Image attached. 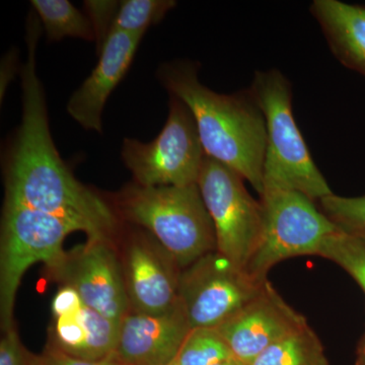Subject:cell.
I'll use <instances>...</instances> for the list:
<instances>
[{
	"label": "cell",
	"instance_id": "cell-30",
	"mask_svg": "<svg viewBox=\"0 0 365 365\" xmlns=\"http://www.w3.org/2000/svg\"><path fill=\"white\" fill-rule=\"evenodd\" d=\"M213 365H245L242 364V362H240L239 360L235 359H230L227 360H225V361L218 362V364H215Z\"/></svg>",
	"mask_w": 365,
	"mask_h": 365
},
{
	"label": "cell",
	"instance_id": "cell-27",
	"mask_svg": "<svg viewBox=\"0 0 365 365\" xmlns=\"http://www.w3.org/2000/svg\"><path fill=\"white\" fill-rule=\"evenodd\" d=\"M16 71V54L9 52L1 61V71H0V96L1 101L6 93L7 86L14 78Z\"/></svg>",
	"mask_w": 365,
	"mask_h": 365
},
{
	"label": "cell",
	"instance_id": "cell-8",
	"mask_svg": "<svg viewBox=\"0 0 365 365\" xmlns=\"http://www.w3.org/2000/svg\"><path fill=\"white\" fill-rule=\"evenodd\" d=\"M244 181L234 170L206 155L197 184L215 227L216 251L247 269L260 245L264 210Z\"/></svg>",
	"mask_w": 365,
	"mask_h": 365
},
{
	"label": "cell",
	"instance_id": "cell-16",
	"mask_svg": "<svg viewBox=\"0 0 365 365\" xmlns=\"http://www.w3.org/2000/svg\"><path fill=\"white\" fill-rule=\"evenodd\" d=\"M309 11L321 26L334 56L365 76V6L314 0Z\"/></svg>",
	"mask_w": 365,
	"mask_h": 365
},
{
	"label": "cell",
	"instance_id": "cell-18",
	"mask_svg": "<svg viewBox=\"0 0 365 365\" xmlns=\"http://www.w3.org/2000/svg\"><path fill=\"white\" fill-rule=\"evenodd\" d=\"M31 4L50 42L64 38L96 41L90 19L68 0H32Z\"/></svg>",
	"mask_w": 365,
	"mask_h": 365
},
{
	"label": "cell",
	"instance_id": "cell-14",
	"mask_svg": "<svg viewBox=\"0 0 365 365\" xmlns=\"http://www.w3.org/2000/svg\"><path fill=\"white\" fill-rule=\"evenodd\" d=\"M143 35L112 31L98 53L91 76L74 91L67 112L83 128L103 133V111L108 98L126 76Z\"/></svg>",
	"mask_w": 365,
	"mask_h": 365
},
{
	"label": "cell",
	"instance_id": "cell-5",
	"mask_svg": "<svg viewBox=\"0 0 365 365\" xmlns=\"http://www.w3.org/2000/svg\"><path fill=\"white\" fill-rule=\"evenodd\" d=\"M81 227L66 218L4 201L0 242V321L4 332L14 327V307L23 276L42 262L54 274L63 265L66 237Z\"/></svg>",
	"mask_w": 365,
	"mask_h": 365
},
{
	"label": "cell",
	"instance_id": "cell-24",
	"mask_svg": "<svg viewBox=\"0 0 365 365\" xmlns=\"http://www.w3.org/2000/svg\"><path fill=\"white\" fill-rule=\"evenodd\" d=\"M4 333L0 341V365H28L30 353L21 344L16 329Z\"/></svg>",
	"mask_w": 365,
	"mask_h": 365
},
{
	"label": "cell",
	"instance_id": "cell-12",
	"mask_svg": "<svg viewBox=\"0 0 365 365\" xmlns=\"http://www.w3.org/2000/svg\"><path fill=\"white\" fill-rule=\"evenodd\" d=\"M307 325V319L267 281L254 299L215 329L235 359L250 365L274 343Z\"/></svg>",
	"mask_w": 365,
	"mask_h": 365
},
{
	"label": "cell",
	"instance_id": "cell-28",
	"mask_svg": "<svg viewBox=\"0 0 365 365\" xmlns=\"http://www.w3.org/2000/svg\"><path fill=\"white\" fill-rule=\"evenodd\" d=\"M356 365H365V333L360 340Z\"/></svg>",
	"mask_w": 365,
	"mask_h": 365
},
{
	"label": "cell",
	"instance_id": "cell-9",
	"mask_svg": "<svg viewBox=\"0 0 365 365\" xmlns=\"http://www.w3.org/2000/svg\"><path fill=\"white\" fill-rule=\"evenodd\" d=\"M267 281L215 250L182 269L179 304L191 329H215L254 299Z\"/></svg>",
	"mask_w": 365,
	"mask_h": 365
},
{
	"label": "cell",
	"instance_id": "cell-21",
	"mask_svg": "<svg viewBox=\"0 0 365 365\" xmlns=\"http://www.w3.org/2000/svg\"><path fill=\"white\" fill-rule=\"evenodd\" d=\"M174 0H124L120 1L113 31L144 35L176 6Z\"/></svg>",
	"mask_w": 365,
	"mask_h": 365
},
{
	"label": "cell",
	"instance_id": "cell-13",
	"mask_svg": "<svg viewBox=\"0 0 365 365\" xmlns=\"http://www.w3.org/2000/svg\"><path fill=\"white\" fill-rule=\"evenodd\" d=\"M190 330L180 304L163 314L129 312L120 323L111 357L122 365H168L176 359Z\"/></svg>",
	"mask_w": 365,
	"mask_h": 365
},
{
	"label": "cell",
	"instance_id": "cell-6",
	"mask_svg": "<svg viewBox=\"0 0 365 365\" xmlns=\"http://www.w3.org/2000/svg\"><path fill=\"white\" fill-rule=\"evenodd\" d=\"M163 130L148 143L125 138L121 157L136 184L145 187L197 184L205 151L188 106L170 96Z\"/></svg>",
	"mask_w": 365,
	"mask_h": 365
},
{
	"label": "cell",
	"instance_id": "cell-2",
	"mask_svg": "<svg viewBox=\"0 0 365 365\" xmlns=\"http://www.w3.org/2000/svg\"><path fill=\"white\" fill-rule=\"evenodd\" d=\"M158 78L191 110L205 155L234 170L261 195L267 129L251 91L215 93L199 81L198 64L187 60L163 63Z\"/></svg>",
	"mask_w": 365,
	"mask_h": 365
},
{
	"label": "cell",
	"instance_id": "cell-1",
	"mask_svg": "<svg viewBox=\"0 0 365 365\" xmlns=\"http://www.w3.org/2000/svg\"><path fill=\"white\" fill-rule=\"evenodd\" d=\"M41 21H26L28 56L21 68V122L4 163L6 201L21 204L78 225L91 237H111L118 217L109 202L78 181L60 157L50 133L44 88L37 73Z\"/></svg>",
	"mask_w": 365,
	"mask_h": 365
},
{
	"label": "cell",
	"instance_id": "cell-26",
	"mask_svg": "<svg viewBox=\"0 0 365 365\" xmlns=\"http://www.w3.org/2000/svg\"><path fill=\"white\" fill-rule=\"evenodd\" d=\"M43 357L49 365H122L113 357L95 361L73 359L50 345L46 348Z\"/></svg>",
	"mask_w": 365,
	"mask_h": 365
},
{
	"label": "cell",
	"instance_id": "cell-19",
	"mask_svg": "<svg viewBox=\"0 0 365 365\" xmlns=\"http://www.w3.org/2000/svg\"><path fill=\"white\" fill-rule=\"evenodd\" d=\"M318 256L344 269L365 294V240L337 230L323 240Z\"/></svg>",
	"mask_w": 365,
	"mask_h": 365
},
{
	"label": "cell",
	"instance_id": "cell-4",
	"mask_svg": "<svg viewBox=\"0 0 365 365\" xmlns=\"http://www.w3.org/2000/svg\"><path fill=\"white\" fill-rule=\"evenodd\" d=\"M249 90L267 129L263 191L292 190L314 202L333 194L295 123L289 81L277 69L256 71Z\"/></svg>",
	"mask_w": 365,
	"mask_h": 365
},
{
	"label": "cell",
	"instance_id": "cell-31",
	"mask_svg": "<svg viewBox=\"0 0 365 365\" xmlns=\"http://www.w3.org/2000/svg\"><path fill=\"white\" fill-rule=\"evenodd\" d=\"M168 365H178V364H177L176 360H174V361L170 362V364H169Z\"/></svg>",
	"mask_w": 365,
	"mask_h": 365
},
{
	"label": "cell",
	"instance_id": "cell-29",
	"mask_svg": "<svg viewBox=\"0 0 365 365\" xmlns=\"http://www.w3.org/2000/svg\"><path fill=\"white\" fill-rule=\"evenodd\" d=\"M28 365H49L46 362L43 355L41 356H36V355L30 354V359H29Z\"/></svg>",
	"mask_w": 365,
	"mask_h": 365
},
{
	"label": "cell",
	"instance_id": "cell-15",
	"mask_svg": "<svg viewBox=\"0 0 365 365\" xmlns=\"http://www.w3.org/2000/svg\"><path fill=\"white\" fill-rule=\"evenodd\" d=\"M119 325L83 306L76 313L54 319L48 345L73 359H109L116 349Z\"/></svg>",
	"mask_w": 365,
	"mask_h": 365
},
{
	"label": "cell",
	"instance_id": "cell-7",
	"mask_svg": "<svg viewBox=\"0 0 365 365\" xmlns=\"http://www.w3.org/2000/svg\"><path fill=\"white\" fill-rule=\"evenodd\" d=\"M263 234L247 270L260 280L279 262L300 256H318L327 235L337 230L309 197L283 189H265L260 195Z\"/></svg>",
	"mask_w": 365,
	"mask_h": 365
},
{
	"label": "cell",
	"instance_id": "cell-25",
	"mask_svg": "<svg viewBox=\"0 0 365 365\" xmlns=\"http://www.w3.org/2000/svg\"><path fill=\"white\" fill-rule=\"evenodd\" d=\"M85 306L78 290L71 285L62 284L52 300L51 311L53 318L67 316L78 312Z\"/></svg>",
	"mask_w": 365,
	"mask_h": 365
},
{
	"label": "cell",
	"instance_id": "cell-22",
	"mask_svg": "<svg viewBox=\"0 0 365 365\" xmlns=\"http://www.w3.org/2000/svg\"><path fill=\"white\" fill-rule=\"evenodd\" d=\"M317 205L338 230L365 240V196L343 197L333 193L319 200Z\"/></svg>",
	"mask_w": 365,
	"mask_h": 365
},
{
	"label": "cell",
	"instance_id": "cell-17",
	"mask_svg": "<svg viewBox=\"0 0 365 365\" xmlns=\"http://www.w3.org/2000/svg\"><path fill=\"white\" fill-rule=\"evenodd\" d=\"M250 365H330L313 329L302 327L274 343Z\"/></svg>",
	"mask_w": 365,
	"mask_h": 365
},
{
	"label": "cell",
	"instance_id": "cell-23",
	"mask_svg": "<svg viewBox=\"0 0 365 365\" xmlns=\"http://www.w3.org/2000/svg\"><path fill=\"white\" fill-rule=\"evenodd\" d=\"M83 6L86 14L90 19L95 30L98 54L113 31L120 2L109 0H86Z\"/></svg>",
	"mask_w": 365,
	"mask_h": 365
},
{
	"label": "cell",
	"instance_id": "cell-11",
	"mask_svg": "<svg viewBox=\"0 0 365 365\" xmlns=\"http://www.w3.org/2000/svg\"><path fill=\"white\" fill-rule=\"evenodd\" d=\"M130 312L170 313L179 307L181 269L153 235H130L121 261Z\"/></svg>",
	"mask_w": 365,
	"mask_h": 365
},
{
	"label": "cell",
	"instance_id": "cell-20",
	"mask_svg": "<svg viewBox=\"0 0 365 365\" xmlns=\"http://www.w3.org/2000/svg\"><path fill=\"white\" fill-rule=\"evenodd\" d=\"M235 359L216 329H191L176 357L178 365H213Z\"/></svg>",
	"mask_w": 365,
	"mask_h": 365
},
{
	"label": "cell",
	"instance_id": "cell-10",
	"mask_svg": "<svg viewBox=\"0 0 365 365\" xmlns=\"http://www.w3.org/2000/svg\"><path fill=\"white\" fill-rule=\"evenodd\" d=\"M62 284L78 290L85 306L121 323L130 312L121 261L112 239L91 237L67 252L62 267L52 274Z\"/></svg>",
	"mask_w": 365,
	"mask_h": 365
},
{
	"label": "cell",
	"instance_id": "cell-3",
	"mask_svg": "<svg viewBox=\"0 0 365 365\" xmlns=\"http://www.w3.org/2000/svg\"><path fill=\"white\" fill-rule=\"evenodd\" d=\"M111 202L116 215L145 228L181 270L216 250L215 227L198 184L145 187L134 182Z\"/></svg>",
	"mask_w": 365,
	"mask_h": 365
}]
</instances>
